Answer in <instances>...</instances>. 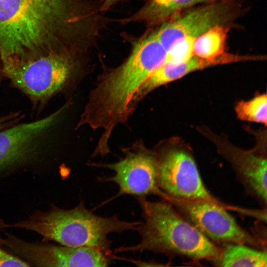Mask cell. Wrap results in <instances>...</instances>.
<instances>
[{"mask_svg":"<svg viewBox=\"0 0 267 267\" xmlns=\"http://www.w3.org/2000/svg\"><path fill=\"white\" fill-rule=\"evenodd\" d=\"M67 0H0V57L7 72L44 49L75 14Z\"/></svg>","mask_w":267,"mask_h":267,"instance_id":"cell-1","label":"cell"},{"mask_svg":"<svg viewBox=\"0 0 267 267\" xmlns=\"http://www.w3.org/2000/svg\"><path fill=\"white\" fill-rule=\"evenodd\" d=\"M135 198L144 221L137 230L141 240L134 245L118 247L115 253L151 251L213 261L219 257L222 248L214 244L170 202L150 201L143 197Z\"/></svg>","mask_w":267,"mask_h":267,"instance_id":"cell-2","label":"cell"},{"mask_svg":"<svg viewBox=\"0 0 267 267\" xmlns=\"http://www.w3.org/2000/svg\"><path fill=\"white\" fill-rule=\"evenodd\" d=\"M142 223L122 221L116 216H99L87 209L81 201L72 209L54 207L48 211L37 212L27 220L6 226L36 232L44 239L61 245L96 248L112 254L108 235L137 230Z\"/></svg>","mask_w":267,"mask_h":267,"instance_id":"cell-3","label":"cell"},{"mask_svg":"<svg viewBox=\"0 0 267 267\" xmlns=\"http://www.w3.org/2000/svg\"><path fill=\"white\" fill-rule=\"evenodd\" d=\"M75 68L69 55L51 50L24 60L5 77L32 101L41 104L65 87Z\"/></svg>","mask_w":267,"mask_h":267,"instance_id":"cell-4","label":"cell"},{"mask_svg":"<svg viewBox=\"0 0 267 267\" xmlns=\"http://www.w3.org/2000/svg\"><path fill=\"white\" fill-rule=\"evenodd\" d=\"M155 153L158 185L168 195L179 199L210 201L226 209H235L216 199L207 189L196 162L188 151L169 148Z\"/></svg>","mask_w":267,"mask_h":267,"instance_id":"cell-5","label":"cell"},{"mask_svg":"<svg viewBox=\"0 0 267 267\" xmlns=\"http://www.w3.org/2000/svg\"><path fill=\"white\" fill-rule=\"evenodd\" d=\"M170 202L187 221L209 239L261 247L263 243L243 229L224 207L203 200L179 199L168 196Z\"/></svg>","mask_w":267,"mask_h":267,"instance_id":"cell-6","label":"cell"},{"mask_svg":"<svg viewBox=\"0 0 267 267\" xmlns=\"http://www.w3.org/2000/svg\"><path fill=\"white\" fill-rule=\"evenodd\" d=\"M125 153V157L116 163L89 164L114 172L113 177H104L99 180L116 183L119 190L116 197L129 194L135 197H146L147 195H155L164 200L167 194L157 183V159L155 152L139 145Z\"/></svg>","mask_w":267,"mask_h":267,"instance_id":"cell-7","label":"cell"},{"mask_svg":"<svg viewBox=\"0 0 267 267\" xmlns=\"http://www.w3.org/2000/svg\"><path fill=\"white\" fill-rule=\"evenodd\" d=\"M0 243L39 266L106 267L114 256L96 248L29 243L11 235Z\"/></svg>","mask_w":267,"mask_h":267,"instance_id":"cell-8","label":"cell"},{"mask_svg":"<svg viewBox=\"0 0 267 267\" xmlns=\"http://www.w3.org/2000/svg\"><path fill=\"white\" fill-rule=\"evenodd\" d=\"M236 11L232 0L212 2L163 23L153 33L168 52L181 40H195L213 27L224 25L235 17Z\"/></svg>","mask_w":267,"mask_h":267,"instance_id":"cell-9","label":"cell"},{"mask_svg":"<svg viewBox=\"0 0 267 267\" xmlns=\"http://www.w3.org/2000/svg\"><path fill=\"white\" fill-rule=\"evenodd\" d=\"M65 107L39 120L17 124L0 131V170L22 162L32 156L41 138L53 125Z\"/></svg>","mask_w":267,"mask_h":267,"instance_id":"cell-10","label":"cell"},{"mask_svg":"<svg viewBox=\"0 0 267 267\" xmlns=\"http://www.w3.org/2000/svg\"><path fill=\"white\" fill-rule=\"evenodd\" d=\"M219 152L230 163L246 191L267 204V159L263 153L245 151L215 137Z\"/></svg>","mask_w":267,"mask_h":267,"instance_id":"cell-11","label":"cell"},{"mask_svg":"<svg viewBox=\"0 0 267 267\" xmlns=\"http://www.w3.org/2000/svg\"><path fill=\"white\" fill-rule=\"evenodd\" d=\"M220 59H206L193 55L188 60L177 64L165 62L141 87L139 95H145L156 88L179 79L194 71L221 64Z\"/></svg>","mask_w":267,"mask_h":267,"instance_id":"cell-12","label":"cell"},{"mask_svg":"<svg viewBox=\"0 0 267 267\" xmlns=\"http://www.w3.org/2000/svg\"><path fill=\"white\" fill-rule=\"evenodd\" d=\"M210 0H149L139 10L123 22H144L149 26L161 24L183 10Z\"/></svg>","mask_w":267,"mask_h":267,"instance_id":"cell-13","label":"cell"},{"mask_svg":"<svg viewBox=\"0 0 267 267\" xmlns=\"http://www.w3.org/2000/svg\"><path fill=\"white\" fill-rule=\"evenodd\" d=\"M213 262L220 267H266L267 252L244 244L226 243L219 257Z\"/></svg>","mask_w":267,"mask_h":267,"instance_id":"cell-14","label":"cell"},{"mask_svg":"<svg viewBox=\"0 0 267 267\" xmlns=\"http://www.w3.org/2000/svg\"><path fill=\"white\" fill-rule=\"evenodd\" d=\"M228 28L217 25L199 36L193 44V55L215 59L224 53Z\"/></svg>","mask_w":267,"mask_h":267,"instance_id":"cell-15","label":"cell"},{"mask_svg":"<svg viewBox=\"0 0 267 267\" xmlns=\"http://www.w3.org/2000/svg\"><path fill=\"white\" fill-rule=\"evenodd\" d=\"M235 112L241 120L267 125V99L266 93L258 95L247 101L237 103Z\"/></svg>","mask_w":267,"mask_h":267,"instance_id":"cell-16","label":"cell"},{"mask_svg":"<svg viewBox=\"0 0 267 267\" xmlns=\"http://www.w3.org/2000/svg\"><path fill=\"white\" fill-rule=\"evenodd\" d=\"M24 261L12 256L0 248V267H28Z\"/></svg>","mask_w":267,"mask_h":267,"instance_id":"cell-17","label":"cell"},{"mask_svg":"<svg viewBox=\"0 0 267 267\" xmlns=\"http://www.w3.org/2000/svg\"><path fill=\"white\" fill-rule=\"evenodd\" d=\"M22 116L20 113H11L0 117V131L17 124Z\"/></svg>","mask_w":267,"mask_h":267,"instance_id":"cell-18","label":"cell"},{"mask_svg":"<svg viewBox=\"0 0 267 267\" xmlns=\"http://www.w3.org/2000/svg\"><path fill=\"white\" fill-rule=\"evenodd\" d=\"M120 0H103L102 9L103 10H106Z\"/></svg>","mask_w":267,"mask_h":267,"instance_id":"cell-19","label":"cell"},{"mask_svg":"<svg viewBox=\"0 0 267 267\" xmlns=\"http://www.w3.org/2000/svg\"><path fill=\"white\" fill-rule=\"evenodd\" d=\"M5 227V224L3 222L0 218V228Z\"/></svg>","mask_w":267,"mask_h":267,"instance_id":"cell-20","label":"cell"},{"mask_svg":"<svg viewBox=\"0 0 267 267\" xmlns=\"http://www.w3.org/2000/svg\"><path fill=\"white\" fill-rule=\"evenodd\" d=\"M4 75L2 72V71L1 70V69L0 68V81H1L2 77H4Z\"/></svg>","mask_w":267,"mask_h":267,"instance_id":"cell-21","label":"cell"}]
</instances>
